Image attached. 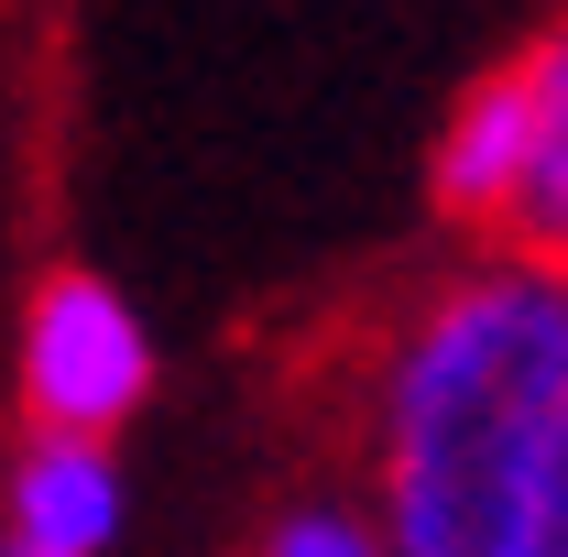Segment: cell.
<instances>
[{
	"mask_svg": "<svg viewBox=\"0 0 568 557\" xmlns=\"http://www.w3.org/2000/svg\"><path fill=\"white\" fill-rule=\"evenodd\" d=\"M568 394V274L481 263L437 284L372 372L383 557H525L536 448Z\"/></svg>",
	"mask_w": 568,
	"mask_h": 557,
	"instance_id": "1",
	"label": "cell"
},
{
	"mask_svg": "<svg viewBox=\"0 0 568 557\" xmlns=\"http://www.w3.org/2000/svg\"><path fill=\"white\" fill-rule=\"evenodd\" d=\"M142 394H153V328L132 317V295L88 263L44 274L22 306V416H33V437H99L110 448V426L142 416Z\"/></svg>",
	"mask_w": 568,
	"mask_h": 557,
	"instance_id": "2",
	"label": "cell"
},
{
	"mask_svg": "<svg viewBox=\"0 0 568 557\" xmlns=\"http://www.w3.org/2000/svg\"><path fill=\"white\" fill-rule=\"evenodd\" d=\"M11 536L44 557H110V536H121V459L99 437H33L11 459Z\"/></svg>",
	"mask_w": 568,
	"mask_h": 557,
	"instance_id": "3",
	"label": "cell"
},
{
	"mask_svg": "<svg viewBox=\"0 0 568 557\" xmlns=\"http://www.w3.org/2000/svg\"><path fill=\"white\" fill-rule=\"evenodd\" d=\"M514 175H525V55H514V67H493L470 99H459V110H448L426 186H437V209H448V219L503 230V209H514Z\"/></svg>",
	"mask_w": 568,
	"mask_h": 557,
	"instance_id": "4",
	"label": "cell"
},
{
	"mask_svg": "<svg viewBox=\"0 0 568 557\" xmlns=\"http://www.w3.org/2000/svg\"><path fill=\"white\" fill-rule=\"evenodd\" d=\"M503 241H514V263L568 274V33L525 55V175H514Z\"/></svg>",
	"mask_w": 568,
	"mask_h": 557,
	"instance_id": "5",
	"label": "cell"
},
{
	"mask_svg": "<svg viewBox=\"0 0 568 557\" xmlns=\"http://www.w3.org/2000/svg\"><path fill=\"white\" fill-rule=\"evenodd\" d=\"M252 557H383V536H372V514H351V503H295Z\"/></svg>",
	"mask_w": 568,
	"mask_h": 557,
	"instance_id": "6",
	"label": "cell"
},
{
	"mask_svg": "<svg viewBox=\"0 0 568 557\" xmlns=\"http://www.w3.org/2000/svg\"><path fill=\"white\" fill-rule=\"evenodd\" d=\"M525 557H568V394H558L547 448H536V492H525Z\"/></svg>",
	"mask_w": 568,
	"mask_h": 557,
	"instance_id": "7",
	"label": "cell"
},
{
	"mask_svg": "<svg viewBox=\"0 0 568 557\" xmlns=\"http://www.w3.org/2000/svg\"><path fill=\"white\" fill-rule=\"evenodd\" d=\"M0 557H44V547H22V536H0Z\"/></svg>",
	"mask_w": 568,
	"mask_h": 557,
	"instance_id": "8",
	"label": "cell"
}]
</instances>
